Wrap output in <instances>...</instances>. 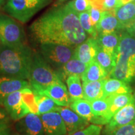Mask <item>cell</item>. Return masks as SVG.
I'll return each mask as SVG.
<instances>
[{
    "label": "cell",
    "instance_id": "1",
    "mask_svg": "<svg viewBox=\"0 0 135 135\" xmlns=\"http://www.w3.org/2000/svg\"><path fill=\"white\" fill-rule=\"evenodd\" d=\"M30 31L40 45L53 43L76 47L88 38L78 15L66 4L49 9L32 23Z\"/></svg>",
    "mask_w": 135,
    "mask_h": 135
},
{
    "label": "cell",
    "instance_id": "42",
    "mask_svg": "<svg viewBox=\"0 0 135 135\" xmlns=\"http://www.w3.org/2000/svg\"><path fill=\"white\" fill-rule=\"evenodd\" d=\"M5 0H0V8L2 7V6L4 4Z\"/></svg>",
    "mask_w": 135,
    "mask_h": 135
},
{
    "label": "cell",
    "instance_id": "30",
    "mask_svg": "<svg viewBox=\"0 0 135 135\" xmlns=\"http://www.w3.org/2000/svg\"><path fill=\"white\" fill-rule=\"evenodd\" d=\"M102 135H135V121L120 127L116 128L112 131L102 133Z\"/></svg>",
    "mask_w": 135,
    "mask_h": 135
},
{
    "label": "cell",
    "instance_id": "28",
    "mask_svg": "<svg viewBox=\"0 0 135 135\" xmlns=\"http://www.w3.org/2000/svg\"><path fill=\"white\" fill-rule=\"evenodd\" d=\"M95 60L109 76L116 65L115 60L99 47L97 55L96 56Z\"/></svg>",
    "mask_w": 135,
    "mask_h": 135
},
{
    "label": "cell",
    "instance_id": "24",
    "mask_svg": "<svg viewBox=\"0 0 135 135\" xmlns=\"http://www.w3.org/2000/svg\"><path fill=\"white\" fill-rule=\"evenodd\" d=\"M108 76L106 71L94 60L87 66L86 69L81 76L82 81H97L104 80Z\"/></svg>",
    "mask_w": 135,
    "mask_h": 135
},
{
    "label": "cell",
    "instance_id": "13",
    "mask_svg": "<svg viewBox=\"0 0 135 135\" xmlns=\"http://www.w3.org/2000/svg\"><path fill=\"white\" fill-rule=\"evenodd\" d=\"M57 111L60 113L65 122L68 135L81 130L89 124V121L81 117L69 107L60 106Z\"/></svg>",
    "mask_w": 135,
    "mask_h": 135
},
{
    "label": "cell",
    "instance_id": "15",
    "mask_svg": "<svg viewBox=\"0 0 135 135\" xmlns=\"http://www.w3.org/2000/svg\"><path fill=\"white\" fill-rule=\"evenodd\" d=\"M25 88H31L28 80L0 75V106H3L5 98L10 93Z\"/></svg>",
    "mask_w": 135,
    "mask_h": 135
},
{
    "label": "cell",
    "instance_id": "41",
    "mask_svg": "<svg viewBox=\"0 0 135 135\" xmlns=\"http://www.w3.org/2000/svg\"><path fill=\"white\" fill-rule=\"evenodd\" d=\"M120 1H121V2L123 4H126V3H129L130 1H133V0H120Z\"/></svg>",
    "mask_w": 135,
    "mask_h": 135
},
{
    "label": "cell",
    "instance_id": "34",
    "mask_svg": "<svg viewBox=\"0 0 135 135\" xmlns=\"http://www.w3.org/2000/svg\"><path fill=\"white\" fill-rule=\"evenodd\" d=\"M122 5L120 0H104V11L116 9Z\"/></svg>",
    "mask_w": 135,
    "mask_h": 135
},
{
    "label": "cell",
    "instance_id": "43",
    "mask_svg": "<svg viewBox=\"0 0 135 135\" xmlns=\"http://www.w3.org/2000/svg\"><path fill=\"white\" fill-rule=\"evenodd\" d=\"M13 135H28V134H22V133H15V134H13Z\"/></svg>",
    "mask_w": 135,
    "mask_h": 135
},
{
    "label": "cell",
    "instance_id": "10",
    "mask_svg": "<svg viewBox=\"0 0 135 135\" xmlns=\"http://www.w3.org/2000/svg\"><path fill=\"white\" fill-rule=\"evenodd\" d=\"M46 135H68L63 118L58 111H51L40 115Z\"/></svg>",
    "mask_w": 135,
    "mask_h": 135
},
{
    "label": "cell",
    "instance_id": "6",
    "mask_svg": "<svg viewBox=\"0 0 135 135\" xmlns=\"http://www.w3.org/2000/svg\"><path fill=\"white\" fill-rule=\"evenodd\" d=\"M0 43L8 46L27 44L23 26L9 15L3 13H0Z\"/></svg>",
    "mask_w": 135,
    "mask_h": 135
},
{
    "label": "cell",
    "instance_id": "17",
    "mask_svg": "<svg viewBox=\"0 0 135 135\" xmlns=\"http://www.w3.org/2000/svg\"><path fill=\"white\" fill-rule=\"evenodd\" d=\"M87 65L78 59L73 58L66 63L60 68L55 70L57 76L63 82H65L68 78L71 76H81L86 69Z\"/></svg>",
    "mask_w": 135,
    "mask_h": 135
},
{
    "label": "cell",
    "instance_id": "3",
    "mask_svg": "<svg viewBox=\"0 0 135 135\" xmlns=\"http://www.w3.org/2000/svg\"><path fill=\"white\" fill-rule=\"evenodd\" d=\"M109 76L127 83L135 78V37L125 30L119 33L116 65Z\"/></svg>",
    "mask_w": 135,
    "mask_h": 135
},
{
    "label": "cell",
    "instance_id": "36",
    "mask_svg": "<svg viewBox=\"0 0 135 135\" xmlns=\"http://www.w3.org/2000/svg\"><path fill=\"white\" fill-rule=\"evenodd\" d=\"M91 7L97 8L101 11H104V0H88Z\"/></svg>",
    "mask_w": 135,
    "mask_h": 135
},
{
    "label": "cell",
    "instance_id": "5",
    "mask_svg": "<svg viewBox=\"0 0 135 135\" xmlns=\"http://www.w3.org/2000/svg\"><path fill=\"white\" fill-rule=\"evenodd\" d=\"M48 0H7L3 10L21 23H26L48 4Z\"/></svg>",
    "mask_w": 135,
    "mask_h": 135
},
{
    "label": "cell",
    "instance_id": "32",
    "mask_svg": "<svg viewBox=\"0 0 135 135\" xmlns=\"http://www.w3.org/2000/svg\"><path fill=\"white\" fill-rule=\"evenodd\" d=\"M101 125L91 124H89L84 129L73 133L71 135H101L102 132Z\"/></svg>",
    "mask_w": 135,
    "mask_h": 135
},
{
    "label": "cell",
    "instance_id": "9",
    "mask_svg": "<svg viewBox=\"0 0 135 135\" xmlns=\"http://www.w3.org/2000/svg\"><path fill=\"white\" fill-rule=\"evenodd\" d=\"M15 128L18 133L28 135H46L40 116L30 113L17 121Z\"/></svg>",
    "mask_w": 135,
    "mask_h": 135
},
{
    "label": "cell",
    "instance_id": "20",
    "mask_svg": "<svg viewBox=\"0 0 135 135\" xmlns=\"http://www.w3.org/2000/svg\"><path fill=\"white\" fill-rule=\"evenodd\" d=\"M115 13L122 30H125L135 22V0L116 8Z\"/></svg>",
    "mask_w": 135,
    "mask_h": 135
},
{
    "label": "cell",
    "instance_id": "19",
    "mask_svg": "<svg viewBox=\"0 0 135 135\" xmlns=\"http://www.w3.org/2000/svg\"><path fill=\"white\" fill-rule=\"evenodd\" d=\"M97 40L99 47L116 61L119 43V34L118 31L99 35Z\"/></svg>",
    "mask_w": 135,
    "mask_h": 135
},
{
    "label": "cell",
    "instance_id": "26",
    "mask_svg": "<svg viewBox=\"0 0 135 135\" xmlns=\"http://www.w3.org/2000/svg\"><path fill=\"white\" fill-rule=\"evenodd\" d=\"M71 101L83 98V89L81 82V76L77 75L71 76L66 80Z\"/></svg>",
    "mask_w": 135,
    "mask_h": 135
},
{
    "label": "cell",
    "instance_id": "16",
    "mask_svg": "<svg viewBox=\"0 0 135 135\" xmlns=\"http://www.w3.org/2000/svg\"><path fill=\"white\" fill-rule=\"evenodd\" d=\"M96 29L98 35L122 31L120 23L116 16L115 9L103 11Z\"/></svg>",
    "mask_w": 135,
    "mask_h": 135
},
{
    "label": "cell",
    "instance_id": "33",
    "mask_svg": "<svg viewBox=\"0 0 135 135\" xmlns=\"http://www.w3.org/2000/svg\"><path fill=\"white\" fill-rule=\"evenodd\" d=\"M102 12L103 11H101V10L93 7H91L90 9H89V15H90L91 21L92 25L96 27L98 23L99 22L101 18Z\"/></svg>",
    "mask_w": 135,
    "mask_h": 135
},
{
    "label": "cell",
    "instance_id": "2",
    "mask_svg": "<svg viewBox=\"0 0 135 135\" xmlns=\"http://www.w3.org/2000/svg\"><path fill=\"white\" fill-rule=\"evenodd\" d=\"M34 51L27 44L16 46L0 45V75L29 80Z\"/></svg>",
    "mask_w": 135,
    "mask_h": 135
},
{
    "label": "cell",
    "instance_id": "21",
    "mask_svg": "<svg viewBox=\"0 0 135 135\" xmlns=\"http://www.w3.org/2000/svg\"><path fill=\"white\" fill-rule=\"evenodd\" d=\"M133 89L127 83L113 78H106L103 84V98L115 94L132 93Z\"/></svg>",
    "mask_w": 135,
    "mask_h": 135
},
{
    "label": "cell",
    "instance_id": "8",
    "mask_svg": "<svg viewBox=\"0 0 135 135\" xmlns=\"http://www.w3.org/2000/svg\"><path fill=\"white\" fill-rule=\"evenodd\" d=\"M3 107L9 114L10 118L17 121L30 113L29 107L25 102L21 90L10 93L3 102Z\"/></svg>",
    "mask_w": 135,
    "mask_h": 135
},
{
    "label": "cell",
    "instance_id": "25",
    "mask_svg": "<svg viewBox=\"0 0 135 135\" xmlns=\"http://www.w3.org/2000/svg\"><path fill=\"white\" fill-rule=\"evenodd\" d=\"M69 108L89 123L93 118L91 103L86 99L82 98L71 100Z\"/></svg>",
    "mask_w": 135,
    "mask_h": 135
},
{
    "label": "cell",
    "instance_id": "4",
    "mask_svg": "<svg viewBox=\"0 0 135 135\" xmlns=\"http://www.w3.org/2000/svg\"><path fill=\"white\" fill-rule=\"evenodd\" d=\"M61 81L53 68L43 58L40 52L34 51L29 81L34 93H38L50 84Z\"/></svg>",
    "mask_w": 135,
    "mask_h": 135
},
{
    "label": "cell",
    "instance_id": "31",
    "mask_svg": "<svg viewBox=\"0 0 135 135\" xmlns=\"http://www.w3.org/2000/svg\"><path fill=\"white\" fill-rule=\"evenodd\" d=\"M66 5L78 15L88 11L91 7L88 0H71L67 3Z\"/></svg>",
    "mask_w": 135,
    "mask_h": 135
},
{
    "label": "cell",
    "instance_id": "29",
    "mask_svg": "<svg viewBox=\"0 0 135 135\" xmlns=\"http://www.w3.org/2000/svg\"><path fill=\"white\" fill-rule=\"evenodd\" d=\"M78 17L80 24L84 31L86 32V33L89 35L90 37L97 39L98 36V34L96 29V27L92 25L90 15H89V9L79 13Z\"/></svg>",
    "mask_w": 135,
    "mask_h": 135
},
{
    "label": "cell",
    "instance_id": "44",
    "mask_svg": "<svg viewBox=\"0 0 135 135\" xmlns=\"http://www.w3.org/2000/svg\"><path fill=\"white\" fill-rule=\"evenodd\" d=\"M134 121H135V117H134Z\"/></svg>",
    "mask_w": 135,
    "mask_h": 135
},
{
    "label": "cell",
    "instance_id": "7",
    "mask_svg": "<svg viewBox=\"0 0 135 135\" xmlns=\"http://www.w3.org/2000/svg\"><path fill=\"white\" fill-rule=\"evenodd\" d=\"M76 47L63 44L46 43L40 45V53L54 70L60 68L74 57Z\"/></svg>",
    "mask_w": 135,
    "mask_h": 135
},
{
    "label": "cell",
    "instance_id": "39",
    "mask_svg": "<svg viewBox=\"0 0 135 135\" xmlns=\"http://www.w3.org/2000/svg\"><path fill=\"white\" fill-rule=\"evenodd\" d=\"M66 1H67V0H56L55 3V6H59V5L62 4Z\"/></svg>",
    "mask_w": 135,
    "mask_h": 135
},
{
    "label": "cell",
    "instance_id": "40",
    "mask_svg": "<svg viewBox=\"0 0 135 135\" xmlns=\"http://www.w3.org/2000/svg\"><path fill=\"white\" fill-rule=\"evenodd\" d=\"M9 126L8 123H0V130Z\"/></svg>",
    "mask_w": 135,
    "mask_h": 135
},
{
    "label": "cell",
    "instance_id": "35",
    "mask_svg": "<svg viewBox=\"0 0 135 135\" xmlns=\"http://www.w3.org/2000/svg\"><path fill=\"white\" fill-rule=\"evenodd\" d=\"M10 119H11L4 108L0 106V123H9Z\"/></svg>",
    "mask_w": 135,
    "mask_h": 135
},
{
    "label": "cell",
    "instance_id": "23",
    "mask_svg": "<svg viewBox=\"0 0 135 135\" xmlns=\"http://www.w3.org/2000/svg\"><path fill=\"white\" fill-rule=\"evenodd\" d=\"M105 79L97 81H82L83 98L90 102L103 98V84Z\"/></svg>",
    "mask_w": 135,
    "mask_h": 135
},
{
    "label": "cell",
    "instance_id": "12",
    "mask_svg": "<svg viewBox=\"0 0 135 135\" xmlns=\"http://www.w3.org/2000/svg\"><path fill=\"white\" fill-rule=\"evenodd\" d=\"M35 93L50 97L60 106L69 107L71 103L67 87L61 81L54 83L43 90Z\"/></svg>",
    "mask_w": 135,
    "mask_h": 135
},
{
    "label": "cell",
    "instance_id": "38",
    "mask_svg": "<svg viewBox=\"0 0 135 135\" xmlns=\"http://www.w3.org/2000/svg\"><path fill=\"white\" fill-rule=\"evenodd\" d=\"M125 31H127L129 34H130L131 35H132L133 36L135 37V22L130 26L126 28Z\"/></svg>",
    "mask_w": 135,
    "mask_h": 135
},
{
    "label": "cell",
    "instance_id": "18",
    "mask_svg": "<svg viewBox=\"0 0 135 135\" xmlns=\"http://www.w3.org/2000/svg\"><path fill=\"white\" fill-rule=\"evenodd\" d=\"M93 118L90 123L98 125H104L109 122L108 117L109 104L107 98H100L91 101Z\"/></svg>",
    "mask_w": 135,
    "mask_h": 135
},
{
    "label": "cell",
    "instance_id": "37",
    "mask_svg": "<svg viewBox=\"0 0 135 135\" xmlns=\"http://www.w3.org/2000/svg\"><path fill=\"white\" fill-rule=\"evenodd\" d=\"M0 135H13L12 130L9 126L0 130Z\"/></svg>",
    "mask_w": 135,
    "mask_h": 135
},
{
    "label": "cell",
    "instance_id": "11",
    "mask_svg": "<svg viewBox=\"0 0 135 135\" xmlns=\"http://www.w3.org/2000/svg\"><path fill=\"white\" fill-rule=\"evenodd\" d=\"M135 117V98L132 101L126 105L111 118L109 122L106 124L102 133H106L112 131L116 128L131 123Z\"/></svg>",
    "mask_w": 135,
    "mask_h": 135
},
{
    "label": "cell",
    "instance_id": "22",
    "mask_svg": "<svg viewBox=\"0 0 135 135\" xmlns=\"http://www.w3.org/2000/svg\"><path fill=\"white\" fill-rule=\"evenodd\" d=\"M134 98L135 94H133V93L112 94L106 97L109 104L108 114V117L109 121L116 112L129 103L134 99Z\"/></svg>",
    "mask_w": 135,
    "mask_h": 135
},
{
    "label": "cell",
    "instance_id": "14",
    "mask_svg": "<svg viewBox=\"0 0 135 135\" xmlns=\"http://www.w3.org/2000/svg\"><path fill=\"white\" fill-rule=\"evenodd\" d=\"M99 48L97 39L89 37L76 47L74 57L88 66L95 60Z\"/></svg>",
    "mask_w": 135,
    "mask_h": 135
},
{
    "label": "cell",
    "instance_id": "27",
    "mask_svg": "<svg viewBox=\"0 0 135 135\" xmlns=\"http://www.w3.org/2000/svg\"><path fill=\"white\" fill-rule=\"evenodd\" d=\"M35 100L38 108V115L39 116L51 111H57L60 107L53 99L45 95L35 94Z\"/></svg>",
    "mask_w": 135,
    "mask_h": 135
}]
</instances>
